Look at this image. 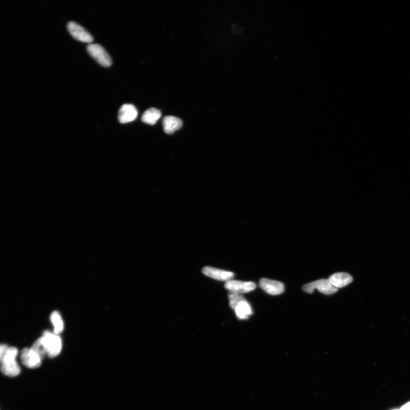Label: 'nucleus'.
<instances>
[{
	"label": "nucleus",
	"instance_id": "6e6552de",
	"mask_svg": "<svg viewBox=\"0 0 410 410\" xmlns=\"http://www.w3.org/2000/svg\"><path fill=\"white\" fill-rule=\"evenodd\" d=\"M202 273L208 277L219 280V281L227 282L234 277V274L231 272L215 269L210 266L204 267L202 269Z\"/></svg>",
	"mask_w": 410,
	"mask_h": 410
},
{
	"label": "nucleus",
	"instance_id": "f3484780",
	"mask_svg": "<svg viewBox=\"0 0 410 410\" xmlns=\"http://www.w3.org/2000/svg\"><path fill=\"white\" fill-rule=\"evenodd\" d=\"M8 348L9 347L8 345L5 344H0V362H1L2 358L4 355H5Z\"/></svg>",
	"mask_w": 410,
	"mask_h": 410
},
{
	"label": "nucleus",
	"instance_id": "39448f33",
	"mask_svg": "<svg viewBox=\"0 0 410 410\" xmlns=\"http://www.w3.org/2000/svg\"><path fill=\"white\" fill-rule=\"evenodd\" d=\"M42 358L32 348H25L21 353V360L24 366L29 369L39 368Z\"/></svg>",
	"mask_w": 410,
	"mask_h": 410
},
{
	"label": "nucleus",
	"instance_id": "4468645a",
	"mask_svg": "<svg viewBox=\"0 0 410 410\" xmlns=\"http://www.w3.org/2000/svg\"><path fill=\"white\" fill-rule=\"evenodd\" d=\"M234 311L237 317L240 319V320L247 319L250 315L253 314L251 306H250L247 300L242 301L237 305Z\"/></svg>",
	"mask_w": 410,
	"mask_h": 410
},
{
	"label": "nucleus",
	"instance_id": "9b49d317",
	"mask_svg": "<svg viewBox=\"0 0 410 410\" xmlns=\"http://www.w3.org/2000/svg\"><path fill=\"white\" fill-rule=\"evenodd\" d=\"M328 280L332 286L338 289L343 288L351 284L353 282V278L348 273H339L331 275Z\"/></svg>",
	"mask_w": 410,
	"mask_h": 410
},
{
	"label": "nucleus",
	"instance_id": "f03ea898",
	"mask_svg": "<svg viewBox=\"0 0 410 410\" xmlns=\"http://www.w3.org/2000/svg\"><path fill=\"white\" fill-rule=\"evenodd\" d=\"M46 355L54 358L59 355L62 348L61 339L58 335L46 331L39 339Z\"/></svg>",
	"mask_w": 410,
	"mask_h": 410
},
{
	"label": "nucleus",
	"instance_id": "f257e3e1",
	"mask_svg": "<svg viewBox=\"0 0 410 410\" xmlns=\"http://www.w3.org/2000/svg\"><path fill=\"white\" fill-rule=\"evenodd\" d=\"M18 353V349L16 348L9 347L0 362L2 372L7 376L16 377L21 372L20 366L16 361Z\"/></svg>",
	"mask_w": 410,
	"mask_h": 410
},
{
	"label": "nucleus",
	"instance_id": "0eeeda50",
	"mask_svg": "<svg viewBox=\"0 0 410 410\" xmlns=\"http://www.w3.org/2000/svg\"><path fill=\"white\" fill-rule=\"evenodd\" d=\"M69 33L75 40L88 44H92L94 38L91 34L84 28L75 22H70L67 24Z\"/></svg>",
	"mask_w": 410,
	"mask_h": 410
},
{
	"label": "nucleus",
	"instance_id": "20e7f679",
	"mask_svg": "<svg viewBox=\"0 0 410 410\" xmlns=\"http://www.w3.org/2000/svg\"><path fill=\"white\" fill-rule=\"evenodd\" d=\"M87 50L89 54L101 65L104 67H110L111 65V58L101 45L90 44L87 47Z\"/></svg>",
	"mask_w": 410,
	"mask_h": 410
},
{
	"label": "nucleus",
	"instance_id": "423d86ee",
	"mask_svg": "<svg viewBox=\"0 0 410 410\" xmlns=\"http://www.w3.org/2000/svg\"><path fill=\"white\" fill-rule=\"evenodd\" d=\"M224 287L229 292L236 293H245L252 292L256 289L257 285L252 282H242L239 280H230L224 284Z\"/></svg>",
	"mask_w": 410,
	"mask_h": 410
},
{
	"label": "nucleus",
	"instance_id": "dca6fc26",
	"mask_svg": "<svg viewBox=\"0 0 410 410\" xmlns=\"http://www.w3.org/2000/svg\"><path fill=\"white\" fill-rule=\"evenodd\" d=\"M228 297L230 300L229 304L230 307L234 310H235L237 305L241 303V302L246 300L244 297L241 294L231 292H229V293H228Z\"/></svg>",
	"mask_w": 410,
	"mask_h": 410
},
{
	"label": "nucleus",
	"instance_id": "2eb2a0df",
	"mask_svg": "<svg viewBox=\"0 0 410 410\" xmlns=\"http://www.w3.org/2000/svg\"><path fill=\"white\" fill-rule=\"evenodd\" d=\"M51 321L54 326V333L59 335L61 333L64 329V323L60 314L54 311L51 314Z\"/></svg>",
	"mask_w": 410,
	"mask_h": 410
},
{
	"label": "nucleus",
	"instance_id": "7ed1b4c3",
	"mask_svg": "<svg viewBox=\"0 0 410 410\" xmlns=\"http://www.w3.org/2000/svg\"><path fill=\"white\" fill-rule=\"evenodd\" d=\"M316 289L326 295H333L338 291V289L332 286L328 279L318 280L306 284L303 287V291L309 294H312Z\"/></svg>",
	"mask_w": 410,
	"mask_h": 410
},
{
	"label": "nucleus",
	"instance_id": "1a4fd4ad",
	"mask_svg": "<svg viewBox=\"0 0 410 410\" xmlns=\"http://www.w3.org/2000/svg\"><path fill=\"white\" fill-rule=\"evenodd\" d=\"M260 286L271 295L282 294L284 291V285L282 283L266 278L261 279Z\"/></svg>",
	"mask_w": 410,
	"mask_h": 410
},
{
	"label": "nucleus",
	"instance_id": "f8f14e48",
	"mask_svg": "<svg viewBox=\"0 0 410 410\" xmlns=\"http://www.w3.org/2000/svg\"><path fill=\"white\" fill-rule=\"evenodd\" d=\"M163 130L167 134H173L183 126V122L175 116H168L163 119Z\"/></svg>",
	"mask_w": 410,
	"mask_h": 410
},
{
	"label": "nucleus",
	"instance_id": "9d476101",
	"mask_svg": "<svg viewBox=\"0 0 410 410\" xmlns=\"http://www.w3.org/2000/svg\"><path fill=\"white\" fill-rule=\"evenodd\" d=\"M137 115V110L134 106L125 104L119 110L118 118L120 123L126 124L134 121Z\"/></svg>",
	"mask_w": 410,
	"mask_h": 410
},
{
	"label": "nucleus",
	"instance_id": "6ab92c4d",
	"mask_svg": "<svg viewBox=\"0 0 410 410\" xmlns=\"http://www.w3.org/2000/svg\"><path fill=\"white\" fill-rule=\"evenodd\" d=\"M394 410H401V409H394Z\"/></svg>",
	"mask_w": 410,
	"mask_h": 410
},
{
	"label": "nucleus",
	"instance_id": "a211bd4d",
	"mask_svg": "<svg viewBox=\"0 0 410 410\" xmlns=\"http://www.w3.org/2000/svg\"><path fill=\"white\" fill-rule=\"evenodd\" d=\"M401 410H410V401L409 402L405 403L400 408Z\"/></svg>",
	"mask_w": 410,
	"mask_h": 410
},
{
	"label": "nucleus",
	"instance_id": "ddd939ff",
	"mask_svg": "<svg viewBox=\"0 0 410 410\" xmlns=\"http://www.w3.org/2000/svg\"><path fill=\"white\" fill-rule=\"evenodd\" d=\"M161 111L154 108L146 110L142 115L141 120L142 122L149 125L156 124L159 118H161Z\"/></svg>",
	"mask_w": 410,
	"mask_h": 410
}]
</instances>
